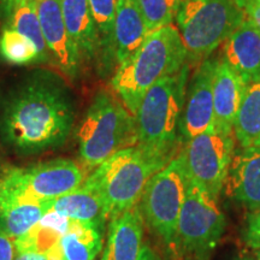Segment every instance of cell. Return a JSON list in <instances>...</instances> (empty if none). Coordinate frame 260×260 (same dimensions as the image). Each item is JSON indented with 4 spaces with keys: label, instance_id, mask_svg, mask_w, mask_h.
Listing matches in <instances>:
<instances>
[{
    "label": "cell",
    "instance_id": "cell-1",
    "mask_svg": "<svg viewBox=\"0 0 260 260\" xmlns=\"http://www.w3.org/2000/svg\"><path fill=\"white\" fill-rule=\"evenodd\" d=\"M73 96L51 73H35L15 87L0 112V133L18 153L59 147L74 126Z\"/></svg>",
    "mask_w": 260,
    "mask_h": 260
},
{
    "label": "cell",
    "instance_id": "cell-29",
    "mask_svg": "<svg viewBox=\"0 0 260 260\" xmlns=\"http://www.w3.org/2000/svg\"><path fill=\"white\" fill-rule=\"evenodd\" d=\"M15 240L0 232V260H15Z\"/></svg>",
    "mask_w": 260,
    "mask_h": 260
},
{
    "label": "cell",
    "instance_id": "cell-34",
    "mask_svg": "<svg viewBox=\"0 0 260 260\" xmlns=\"http://www.w3.org/2000/svg\"><path fill=\"white\" fill-rule=\"evenodd\" d=\"M237 4H241V3L245 2H251V3H255V4H260V0H236Z\"/></svg>",
    "mask_w": 260,
    "mask_h": 260
},
{
    "label": "cell",
    "instance_id": "cell-9",
    "mask_svg": "<svg viewBox=\"0 0 260 260\" xmlns=\"http://www.w3.org/2000/svg\"><path fill=\"white\" fill-rule=\"evenodd\" d=\"M87 169L71 159L58 158L6 172L0 187L28 199L53 201L80 188Z\"/></svg>",
    "mask_w": 260,
    "mask_h": 260
},
{
    "label": "cell",
    "instance_id": "cell-18",
    "mask_svg": "<svg viewBox=\"0 0 260 260\" xmlns=\"http://www.w3.org/2000/svg\"><path fill=\"white\" fill-rule=\"evenodd\" d=\"M149 32L134 0H117L113 53L118 64L128 59L141 47Z\"/></svg>",
    "mask_w": 260,
    "mask_h": 260
},
{
    "label": "cell",
    "instance_id": "cell-17",
    "mask_svg": "<svg viewBox=\"0 0 260 260\" xmlns=\"http://www.w3.org/2000/svg\"><path fill=\"white\" fill-rule=\"evenodd\" d=\"M247 84L223 59L218 60L213 79V124L234 133V119Z\"/></svg>",
    "mask_w": 260,
    "mask_h": 260
},
{
    "label": "cell",
    "instance_id": "cell-23",
    "mask_svg": "<svg viewBox=\"0 0 260 260\" xmlns=\"http://www.w3.org/2000/svg\"><path fill=\"white\" fill-rule=\"evenodd\" d=\"M70 219L51 212L31 226L24 235L15 240L16 252L46 255L67 232Z\"/></svg>",
    "mask_w": 260,
    "mask_h": 260
},
{
    "label": "cell",
    "instance_id": "cell-28",
    "mask_svg": "<svg viewBox=\"0 0 260 260\" xmlns=\"http://www.w3.org/2000/svg\"><path fill=\"white\" fill-rule=\"evenodd\" d=\"M243 237L247 246L253 251L260 248V209L253 211L247 218Z\"/></svg>",
    "mask_w": 260,
    "mask_h": 260
},
{
    "label": "cell",
    "instance_id": "cell-7",
    "mask_svg": "<svg viewBox=\"0 0 260 260\" xmlns=\"http://www.w3.org/2000/svg\"><path fill=\"white\" fill-rule=\"evenodd\" d=\"M189 176L182 152L149 178L139 207L142 217L168 246H176L177 223Z\"/></svg>",
    "mask_w": 260,
    "mask_h": 260
},
{
    "label": "cell",
    "instance_id": "cell-22",
    "mask_svg": "<svg viewBox=\"0 0 260 260\" xmlns=\"http://www.w3.org/2000/svg\"><path fill=\"white\" fill-rule=\"evenodd\" d=\"M233 132L241 148L260 146V79L246 86Z\"/></svg>",
    "mask_w": 260,
    "mask_h": 260
},
{
    "label": "cell",
    "instance_id": "cell-33",
    "mask_svg": "<svg viewBox=\"0 0 260 260\" xmlns=\"http://www.w3.org/2000/svg\"><path fill=\"white\" fill-rule=\"evenodd\" d=\"M16 2H17V0H3V3H4L6 9H8L9 11L12 9V6L16 4Z\"/></svg>",
    "mask_w": 260,
    "mask_h": 260
},
{
    "label": "cell",
    "instance_id": "cell-27",
    "mask_svg": "<svg viewBox=\"0 0 260 260\" xmlns=\"http://www.w3.org/2000/svg\"><path fill=\"white\" fill-rule=\"evenodd\" d=\"M90 11L99 35L100 47L112 48L113 25L117 10V0H88Z\"/></svg>",
    "mask_w": 260,
    "mask_h": 260
},
{
    "label": "cell",
    "instance_id": "cell-8",
    "mask_svg": "<svg viewBox=\"0 0 260 260\" xmlns=\"http://www.w3.org/2000/svg\"><path fill=\"white\" fill-rule=\"evenodd\" d=\"M225 225L218 198L189 178L178 217L177 248L193 256V260H206L223 236Z\"/></svg>",
    "mask_w": 260,
    "mask_h": 260
},
{
    "label": "cell",
    "instance_id": "cell-35",
    "mask_svg": "<svg viewBox=\"0 0 260 260\" xmlns=\"http://www.w3.org/2000/svg\"><path fill=\"white\" fill-rule=\"evenodd\" d=\"M253 260H260V248L254 249V258H252Z\"/></svg>",
    "mask_w": 260,
    "mask_h": 260
},
{
    "label": "cell",
    "instance_id": "cell-32",
    "mask_svg": "<svg viewBox=\"0 0 260 260\" xmlns=\"http://www.w3.org/2000/svg\"><path fill=\"white\" fill-rule=\"evenodd\" d=\"M15 260H48V258L46 255L38 254V253L16 252Z\"/></svg>",
    "mask_w": 260,
    "mask_h": 260
},
{
    "label": "cell",
    "instance_id": "cell-20",
    "mask_svg": "<svg viewBox=\"0 0 260 260\" xmlns=\"http://www.w3.org/2000/svg\"><path fill=\"white\" fill-rule=\"evenodd\" d=\"M67 30L79 50L81 59H90L100 48V41L88 0H60Z\"/></svg>",
    "mask_w": 260,
    "mask_h": 260
},
{
    "label": "cell",
    "instance_id": "cell-11",
    "mask_svg": "<svg viewBox=\"0 0 260 260\" xmlns=\"http://www.w3.org/2000/svg\"><path fill=\"white\" fill-rule=\"evenodd\" d=\"M218 59L211 58L201 61L187 84L180 126L183 144L213 125V79Z\"/></svg>",
    "mask_w": 260,
    "mask_h": 260
},
{
    "label": "cell",
    "instance_id": "cell-31",
    "mask_svg": "<svg viewBox=\"0 0 260 260\" xmlns=\"http://www.w3.org/2000/svg\"><path fill=\"white\" fill-rule=\"evenodd\" d=\"M139 260H161L160 256H159L157 253H155L151 247L147 245L142 246L141 254H140Z\"/></svg>",
    "mask_w": 260,
    "mask_h": 260
},
{
    "label": "cell",
    "instance_id": "cell-36",
    "mask_svg": "<svg viewBox=\"0 0 260 260\" xmlns=\"http://www.w3.org/2000/svg\"><path fill=\"white\" fill-rule=\"evenodd\" d=\"M233 260H253V259L247 258V256H237V258H234Z\"/></svg>",
    "mask_w": 260,
    "mask_h": 260
},
{
    "label": "cell",
    "instance_id": "cell-30",
    "mask_svg": "<svg viewBox=\"0 0 260 260\" xmlns=\"http://www.w3.org/2000/svg\"><path fill=\"white\" fill-rule=\"evenodd\" d=\"M240 8L245 12L246 19L252 22L256 28L260 30V4H255V3L245 2L239 4Z\"/></svg>",
    "mask_w": 260,
    "mask_h": 260
},
{
    "label": "cell",
    "instance_id": "cell-21",
    "mask_svg": "<svg viewBox=\"0 0 260 260\" xmlns=\"http://www.w3.org/2000/svg\"><path fill=\"white\" fill-rule=\"evenodd\" d=\"M51 212L80 223L92 224L102 230H105V224L109 220L102 200L84 184L53 200Z\"/></svg>",
    "mask_w": 260,
    "mask_h": 260
},
{
    "label": "cell",
    "instance_id": "cell-6",
    "mask_svg": "<svg viewBox=\"0 0 260 260\" xmlns=\"http://www.w3.org/2000/svg\"><path fill=\"white\" fill-rule=\"evenodd\" d=\"M245 19L236 0H184L176 22L187 59L209 57Z\"/></svg>",
    "mask_w": 260,
    "mask_h": 260
},
{
    "label": "cell",
    "instance_id": "cell-14",
    "mask_svg": "<svg viewBox=\"0 0 260 260\" xmlns=\"http://www.w3.org/2000/svg\"><path fill=\"white\" fill-rule=\"evenodd\" d=\"M223 60L246 84L260 79V30L248 19L224 41Z\"/></svg>",
    "mask_w": 260,
    "mask_h": 260
},
{
    "label": "cell",
    "instance_id": "cell-24",
    "mask_svg": "<svg viewBox=\"0 0 260 260\" xmlns=\"http://www.w3.org/2000/svg\"><path fill=\"white\" fill-rule=\"evenodd\" d=\"M9 14L11 15L10 27L17 30L19 34L30 39L40 52L42 61L50 57L47 46L42 35L41 24L39 21L37 0H17Z\"/></svg>",
    "mask_w": 260,
    "mask_h": 260
},
{
    "label": "cell",
    "instance_id": "cell-10",
    "mask_svg": "<svg viewBox=\"0 0 260 260\" xmlns=\"http://www.w3.org/2000/svg\"><path fill=\"white\" fill-rule=\"evenodd\" d=\"M181 152L190 181L218 198L226 183L235 153L234 133L225 132L213 124L184 142Z\"/></svg>",
    "mask_w": 260,
    "mask_h": 260
},
{
    "label": "cell",
    "instance_id": "cell-3",
    "mask_svg": "<svg viewBox=\"0 0 260 260\" xmlns=\"http://www.w3.org/2000/svg\"><path fill=\"white\" fill-rule=\"evenodd\" d=\"M188 81L189 67L186 64L177 74L154 83L135 115L136 145L165 162L176 157L178 146L183 144L180 126Z\"/></svg>",
    "mask_w": 260,
    "mask_h": 260
},
{
    "label": "cell",
    "instance_id": "cell-15",
    "mask_svg": "<svg viewBox=\"0 0 260 260\" xmlns=\"http://www.w3.org/2000/svg\"><path fill=\"white\" fill-rule=\"evenodd\" d=\"M144 237V217L139 204L110 220L102 260H139Z\"/></svg>",
    "mask_w": 260,
    "mask_h": 260
},
{
    "label": "cell",
    "instance_id": "cell-5",
    "mask_svg": "<svg viewBox=\"0 0 260 260\" xmlns=\"http://www.w3.org/2000/svg\"><path fill=\"white\" fill-rule=\"evenodd\" d=\"M77 140L82 165L92 171L116 152L138 144L135 117L119 98L102 90L84 113Z\"/></svg>",
    "mask_w": 260,
    "mask_h": 260
},
{
    "label": "cell",
    "instance_id": "cell-16",
    "mask_svg": "<svg viewBox=\"0 0 260 260\" xmlns=\"http://www.w3.org/2000/svg\"><path fill=\"white\" fill-rule=\"evenodd\" d=\"M52 204L28 199L0 187V232L17 240L51 213Z\"/></svg>",
    "mask_w": 260,
    "mask_h": 260
},
{
    "label": "cell",
    "instance_id": "cell-2",
    "mask_svg": "<svg viewBox=\"0 0 260 260\" xmlns=\"http://www.w3.org/2000/svg\"><path fill=\"white\" fill-rule=\"evenodd\" d=\"M187 60L180 31L175 25H167L149 32L141 47L119 64L111 87L135 117L149 88L159 80L177 74Z\"/></svg>",
    "mask_w": 260,
    "mask_h": 260
},
{
    "label": "cell",
    "instance_id": "cell-12",
    "mask_svg": "<svg viewBox=\"0 0 260 260\" xmlns=\"http://www.w3.org/2000/svg\"><path fill=\"white\" fill-rule=\"evenodd\" d=\"M37 8L48 53L65 75L75 77L82 59L65 27L60 0H37Z\"/></svg>",
    "mask_w": 260,
    "mask_h": 260
},
{
    "label": "cell",
    "instance_id": "cell-19",
    "mask_svg": "<svg viewBox=\"0 0 260 260\" xmlns=\"http://www.w3.org/2000/svg\"><path fill=\"white\" fill-rule=\"evenodd\" d=\"M104 230L95 225L71 220L46 256L48 260H94L103 249Z\"/></svg>",
    "mask_w": 260,
    "mask_h": 260
},
{
    "label": "cell",
    "instance_id": "cell-37",
    "mask_svg": "<svg viewBox=\"0 0 260 260\" xmlns=\"http://www.w3.org/2000/svg\"><path fill=\"white\" fill-rule=\"evenodd\" d=\"M191 260H193V259H191Z\"/></svg>",
    "mask_w": 260,
    "mask_h": 260
},
{
    "label": "cell",
    "instance_id": "cell-13",
    "mask_svg": "<svg viewBox=\"0 0 260 260\" xmlns=\"http://www.w3.org/2000/svg\"><path fill=\"white\" fill-rule=\"evenodd\" d=\"M225 184L230 197L247 210L260 209V146L234 153Z\"/></svg>",
    "mask_w": 260,
    "mask_h": 260
},
{
    "label": "cell",
    "instance_id": "cell-4",
    "mask_svg": "<svg viewBox=\"0 0 260 260\" xmlns=\"http://www.w3.org/2000/svg\"><path fill=\"white\" fill-rule=\"evenodd\" d=\"M167 164L134 145L106 159L86 177L83 184L99 197L111 220L139 204L149 178Z\"/></svg>",
    "mask_w": 260,
    "mask_h": 260
},
{
    "label": "cell",
    "instance_id": "cell-26",
    "mask_svg": "<svg viewBox=\"0 0 260 260\" xmlns=\"http://www.w3.org/2000/svg\"><path fill=\"white\" fill-rule=\"evenodd\" d=\"M184 0H134L149 31L172 24Z\"/></svg>",
    "mask_w": 260,
    "mask_h": 260
},
{
    "label": "cell",
    "instance_id": "cell-25",
    "mask_svg": "<svg viewBox=\"0 0 260 260\" xmlns=\"http://www.w3.org/2000/svg\"><path fill=\"white\" fill-rule=\"evenodd\" d=\"M0 56L8 63L14 65L42 61L40 52L34 42L11 27L3 29L0 35Z\"/></svg>",
    "mask_w": 260,
    "mask_h": 260
}]
</instances>
